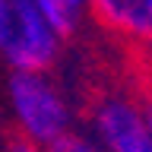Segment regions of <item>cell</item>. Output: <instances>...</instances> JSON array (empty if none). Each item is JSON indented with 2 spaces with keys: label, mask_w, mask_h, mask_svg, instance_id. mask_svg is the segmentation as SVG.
<instances>
[{
  "label": "cell",
  "mask_w": 152,
  "mask_h": 152,
  "mask_svg": "<svg viewBox=\"0 0 152 152\" xmlns=\"http://www.w3.org/2000/svg\"><path fill=\"white\" fill-rule=\"evenodd\" d=\"M10 108L19 124V133L38 146H51L70 133V104L64 92L45 73H13L7 83Z\"/></svg>",
  "instance_id": "obj_1"
},
{
  "label": "cell",
  "mask_w": 152,
  "mask_h": 152,
  "mask_svg": "<svg viewBox=\"0 0 152 152\" xmlns=\"http://www.w3.org/2000/svg\"><path fill=\"white\" fill-rule=\"evenodd\" d=\"M60 45L64 38L41 16L35 0H13V28L3 48V57L13 66V73H45L57 60Z\"/></svg>",
  "instance_id": "obj_2"
},
{
  "label": "cell",
  "mask_w": 152,
  "mask_h": 152,
  "mask_svg": "<svg viewBox=\"0 0 152 152\" xmlns=\"http://www.w3.org/2000/svg\"><path fill=\"white\" fill-rule=\"evenodd\" d=\"M95 133L108 152H152V133L146 127L142 108L133 102L111 95L95 104Z\"/></svg>",
  "instance_id": "obj_3"
},
{
  "label": "cell",
  "mask_w": 152,
  "mask_h": 152,
  "mask_svg": "<svg viewBox=\"0 0 152 152\" xmlns=\"http://www.w3.org/2000/svg\"><path fill=\"white\" fill-rule=\"evenodd\" d=\"M102 26L142 45H152V0H89Z\"/></svg>",
  "instance_id": "obj_4"
},
{
  "label": "cell",
  "mask_w": 152,
  "mask_h": 152,
  "mask_svg": "<svg viewBox=\"0 0 152 152\" xmlns=\"http://www.w3.org/2000/svg\"><path fill=\"white\" fill-rule=\"evenodd\" d=\"M35 7L41 10V16L51 22V28L60 38H70V35H76V28L83 22L89 0H35Z\"/></svg>",
  "instance_id": "obj_5"
},
{
  "label": "cell",
  "mask_w": 152,
  "mask_h": 152,
  "mask_svg": "<svg viewBox=\"0 0 152 152\" xmlns=\"http://www.w3.org/2000/svg\"><path fill=\"white\" fill-rule=\"evenodd\" d=\"M45 152H108L102 142H95L92 136H83V133H64L60 140H54L51 146H45Z\"/></svg>",
  "instance_id": "obj_6"
},
{
  "label": "cell",
  "mask_w": 152,
  "mask_h": 152,
  "mask_svg": "<svg viewBox=\"0 0 152 152\" xmlns=\"http://www.w3.org/2000/svg\"><path fill=\"white\" fill-rule=\"evenodd\" d=\"M10 28H13V0H0V51L10 41Z\"/></svg>",
  "instance_id": "obj_7"
},
{
  "label": "cell",
  "mask_w": 152,
  "mask_h": 152,
  "mask_svg": "<svg viewBox=\"0 0 152 152\" xmlns=\"http://www.w3.org/2000/svg\"><path fill=\"white\" fill-rule=\"evenodd\" d=\"M7 152H45V146H38V142H32L28 136H16V140L7 146Z\"/></svg>",
  "instance_id": "obj_8"
},
{
  "label": "cell",
  "mask_w": 152,
  "mask_h": 152,
  "mask_svg": "<svg viewBox=\"0 0 152 152\" xmlns=\"http://www.w3.org/2000/svg\"><path fill=\"white\" fill-rule=\"evenodd\" d=\"M142 117H146V127H149V133H152V98L146 102V108H142Z\"/></svg>",
  "instance_id": "obj_9"
}]
</instances>
